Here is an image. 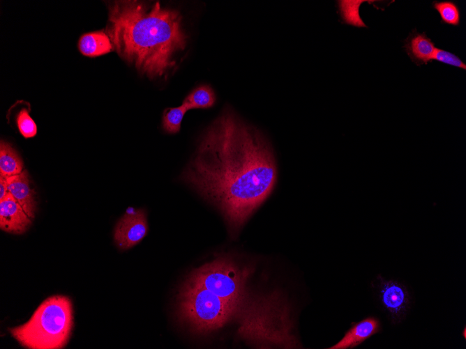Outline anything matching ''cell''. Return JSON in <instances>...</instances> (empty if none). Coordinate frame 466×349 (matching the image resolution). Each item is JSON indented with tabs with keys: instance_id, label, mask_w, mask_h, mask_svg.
<instances>
[{
	"instance_id": "4",
	"label": "cell",
	"mask_w": 466,
	"mask_h": 349,
	"mask_svg": "<svg viewBox=\"0 0 466 349\" xmlns=\"http://www.w3.org/2000/svg\"><path fill=\"white\" fill-rule=\"evenodd\" d=\"M250 303L243 306L246 310L239 332L244 338L266 346H296L287 305L277 293L258 297Z\"/></svg>"
},
{
	"instance_id": "1",
	"label": "cell",
	"mask_w": 466,
	"mask_h": 349,
	"mask_svg": "<svg viewBox=\"0 0 466 349\" xmlns=\"http://www.w3.org/2000/svg\"><path fill=\"white\" fill-rule=\"evenodd\" d=\"M179 180L220 211L234 237L271 193L277 167L262 132L225 107L201 135Z\"/></svg>"
},
{
	"instance_id": "19",
	"label": "cell",
	"mask_w": 466,
	"mask_h": 349,
	"mask_svg": "<svg viewBox=\"0 0 466 349\" xmlns=\"http://www.w3.org/2000/svg\"><path fill=\"white\" fill-rule=\"evenodd\" d=\"M433 60L466 70V65L456 54L439 48H435Z\"/></svg>"
},
{
	"instance_id": "9",
	"label": "cell",
	"mask_w": 466,
	"mask_h": 349,
	"mask_svg": "<svg viewBox=\"0 0 466 349\" xmlns=\"http://www.w3.org/2000/svg\"><path fill=\"white\" fill-rule=\"evenodd\" d=\"M32 219L8 193L0 200V228L13 234H22L31 226Z\"/></svg>"
},
{
	"instance_id": "16",
	"label": "cell",
	"mask_w": 466,
	"mask_h": 349,
	"mask_svg": "<svg viewBox=\"0 0 466 349\" xmlns=\"http://www.w3.org/2000/svg\"><path fill=\"white\" fill-rule=\"evenodd\" d=\"M187 111L188 110L183 104L179 107L165 109L163 111L162 121L164 130L169 134L178 133Z\"/></svg>"
},
{
	"instance_id": "21",
	"label": "cell",
	"mask_w": 466,
	"mask_h": 349,
	"mask_svg": "<svg viewBox=\"0 0 466 349\" xmlns=\"http://www.w3.org/2000/svg\"><path fill=\"white\" fill-rule=\"evenodd\" d=\"M463 332V337H464V339H465L466 338V327H464Z\"/></svg>"
},
{
	"instance_id": "8",
	"label": "cell",
	"mask_w": 466,
	"mask_h": 349,
	"mask_svg": "<svg viewBox=\"0 0 466 349\" xmlns=\"http://www.w3.org/2000/svg\"><path fill=\"white\" fill-rule=\"evenodd\" d=\"M148 229L145 210L130 208L116 224L114 241L119 249H128L143 240Z\"/></svg>"
},
{
	"instance_id": "15",
	"label": "cell",
	"mask_w": 466,
	"mask_h": 349,
	"mask_svg": "<svg viewBox=\"0 0 466 349\" xmlns=\"http://www.w3.org/2000/svg\"><path fill=\"white\" fill-rule=\"evenodd\" d=\"M216 96L209 85H202L195 88L183 100L182 104L188 110L193 109H208L214 105Z\"/></svg>"
},
{
	"instance_id": "12",
	"label": "cell",
	"mask_w": 466,
	"mask_h": 349,
	"mask_svg": "<svg viewBox=\"0 0 466 349\" xmlns=\"http://www.w3.org/2000/svg\"><path fill=\"white\" fill-rule=\"evenodd\" d=\"M403 47L411 61L417 65L432 61L436 48L426 33H419L416 29L404 40Z\"/></svg>"
},
{
	"instance_id": "10",
	"label": "cell",
	"mask_w": 466,
	"mask_h": 349,
	"mask_svg": "<svg viewBox=\"0 0 466 349\" xmlns=\"http://www.w3.org/2000/svg\"><path fill=\"white\" fill-rule=\"evenodd\" d=\"M8 192L33 220L36 212V194L30 184L27 170L6 178Z\"/></svg>"
},
{
	"instance_id": "6",
	"label": "cell",
	"mask_w": 466,
	"mask_h": 349,
	"mask_svg": "<svg viewBox=\"0 0 466 349\" xmlns=\"http://www.w3.org/2000/svg\"><path fill=\"white\" fill-rule=\"evenodd\" d=\"M249 269H240L233 261L219 258L196 269L189 277L239 311L246 301V282Z\"/></svg>"
},
{
	"instance_id": "17",
	"label": "cell",
	"mask_w": 466,
	"mask_h": 349,
	"mask_svg": "<svg viewBox=\"0 0 466 349\" xmlns=\"http://www.w3.org/2000/svg\"><path fill=\"white\" fill-rule=\"evenodd\" d=\"M433 7L439 13L443 23L458 26L460 22V13L457 4L451 1H433Z\"/></svg>"
},
{
	"instance_id": "5",
	"label": "cell",
	"mask_w": 466,
	"mask_h": 349,
	"mask_svg": "<svg viewBox=\"0 0 466 349\" xmlns=\"http://www.w3.org/2000/svg\"><path fill=\"white\" fill-rule=\"evenodd\" d=\"M179 320L194 333L204 334L224 326L239 310L188 279L177 296Z\"/></svg>"
},
{
	"instance_id": "14",
	"label": "cell",
	"mask_w": 466,
	"mask_h": 349,
	"mask_svg": "<svg viewBox=\"0 0 466 349\" xmlns=\"http://www.w3.org/2000/svg\"><path fill=\"white\" fill-rule=\"evenodd\" d=\"M23 171V162L13 147L8 142L0 144V176L8 178Z\"/></svg>"
},
{
	"instance_id": "13",
	"label": "cell",
	"mask_w": 466,
	"mask_h": 349,
	"mask_svg": "<svg viewBox=\"0 0 466 349\" xmlns=\"http://www.w3.org/2000/svg\"><path fill=\"white\" fill-rule=\"evenodd\" d=\"M80 52L87 56L95 57L114 50L110 37L103 31H97L82 35L78 42Z\"/></svg>"
},
{
	"instance_id": "2",
	"label": "cell",
	"mask_w": 466,
	"mask_h": 349,
	"mask_svg": "<svg viewBox=\"0 0 466 349\" xmlns=\"http://www.w3.org/2000/svg\"><path fill=\"white\" fill-rule=\"evenodd\" d=\"M108 8L105 32L121 59L151 79L175 65L188 40L179 12L158 1H116Z\"/></svg>"
},
{
	"instance_id": "11",
	"label": "cell",
	"mask_w": 466,
	"mask_h": 349,
	"mask_svg": "<svg viewBox=\"0 0 466 349\" xmlns=\"http://www.w3.org/2000/svg\"><path fill=\"white\" fill-rule=\"evenodd\" d=\"M381 330L382 325L379 319L372 316H368L352 325L338 343L328 348H353L380 332Z\"/></svg>"
},
{
	"instance_id": "18",
	"label": "cell",
	"mask_w": 466,
	"mask_h": 349,
	"mask_svg": "<svg viewBox=\"0 0 466 349\" xmlns=\"http://www.w3.org/2000/svg\"><path fill=\"white\" fill-rule=\"evenodd\" d=\"M16 123L20 132L24 138L33 137L37 133V127L27 109L20 110L16 116Z\"/></svg>"
},
{
	"instance_id": "7",
	"label": "cell",
	"mask_w": 466,
	"mask_h": 349,
	"mask_svg": "<svg viewBox=\"0 0 466 349\" xmlns=\"http://www.w3.org/2000/svg\"><path fill=\"white\" fill-rule=\"evenodd\" d=\"M377 307L393 325L401 324L412 308V297L407 286L393 279L377 274L370 283Z\"/></svg>"
},
{
	"instance_id": "3",
	"label": "cell",
	"mask_w": 466,
	"mask_h": 349,
	"mask_svg": "<svg viewBox=\"0 0 466 349\" xmlns=\"http://www.w3.org/2000/svg\"><path fill=\"white\" fill-rule=\"evenodd\" d=\"M73 327L72 301L56 295L45 299L28 321L8 332L25 348L61 349L67 345Z\"/></svg>"
},
{
	"instance_id": "20",
	"label": "cell",
	"mask_w": 466,
	"mask_h": 349,
	"mask_svg": "<svg viewBox=\"0 0 466 349\" xmlns=\"http://www.w3.org/2000/svg\"><path fill=\"white\" fill-rule=\"evenodd\" d=\"M9 193L6 178L0 176V200L3 199Z\"/></svg>"
}]
</instances>
